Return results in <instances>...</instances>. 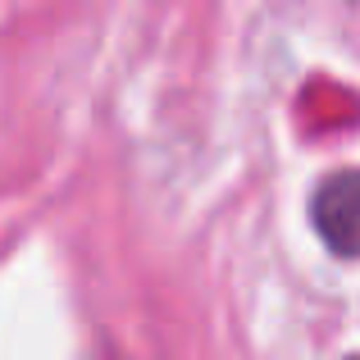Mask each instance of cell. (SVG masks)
<instances>
[{
  "label": "cell",
  "mask_w": 360,
  "mask_h": 360,
  "mask_svg": "<svg viewBox=\"0 0 360 360\" xmlns=\"http://www.w3.org/2000/svg\"><path fill=\"white\" fill-rule=\"evenodd\" d=\"M310 224L333 255H360V169H338L319 178L310 196Z\"/></svg>",
  "instance_id": "obj_1"
},
{
  "label": "cell",
  "mask_w": 360,
  "mask_h": 360,
  "mask_svg": "<svg viewBox=\"0 0 360 360\" xmlns=\"http://www.w3.org/2000/svg\"><path fill=\"white\" fill-rule=\"evenodd\" d=\"M347 360H360V356H347Z\"/></svg>",
  "instance_id": "obj_2"
}]
</instances>
